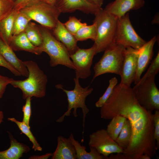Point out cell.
Masks as SVG:
<instances>
[{
	"label": "cell",
	"instance_id": "6",
	"mask_svg": "<svg viewBox=\"0 0 159 159\" xmlns=\"http://www.w3.org/2000/svg\"><path fill=\"white\" fill-rule=\"evenodd\" d=\"M125 47L114 43L107 47L93 67L94 74L92 82L97 77L107 73L119 75L123 62Z\"/></svg>",
	"mask_w": 159,
	"mask_h": 159
},
{
	"label": "cell",
	"instance_id": "39",
	"mask_svg": "<svg viewBox=\"0 0 159 159\" xmlns=\"http://www.w3.org/2000/svg\"><path fill=\"white\" fill-rule=\"evenodd\" d=\"M52 153H48L42 155H33L31 156L29 159H47L52 156Z\"/></svg>",
	"mask_w": 159,
	"mask_h": 159
},
{
	"label": "cell",
	"instance_id": "27",
	"mask_svg": "<svg viewBox=\"0 0 159 159\" xmlns=\"http://www.w3.org/2000/svg\"><path fill=\"white\" fill-rule=\"evenodd\" d=\"M78 41H83L90 39L95 41L97 37V28L95 23L86 25L81 28L74 35Z\"/></svg>",
	"mask_w": 159,
	"mask_h": 159
},
{
	"label": "cell",
	"instance_id": "2",
	"mask_svg": "<svg viewBox=\"0 0 159 159\" xmlns=\"http://www.w3.org/2000/svg\"><path fill=\"white\" fill-rule=\"evenodd\" d=\"M24 62L29 72L27 78L23 80H15L12 78L10 84L21 90L24 99L28 97H44L48 81L47 75L35 62L29 60Z\"/></svg>",
	"mask_w": 159,
	"mask_h": 159
},
{
	"label": "cell",
	"instance_id": "40",
	"mask_svg": "<svg viewBox=\"0 0 159 159\" xmlns=\"http://www.w3.org/2000/svg\"><path fill=\"white\" fill-rule=\"evenodd\" d=\"M90 3L99 7H101L104 0H87Z\"/></svg>",
	"mask_w": 159,
	"mask_h": 159
},
{
	"label": "cell",
	"instance_id": "30",
	"mask_svg": "<svg viewBox=\"0 0 159 159\" xmlns=\"http://www.w3.org/2000/svg\"><path fill=\"white\" fill-rule=\"evenodd\" d=\"M64 24L68 30L74 35L81 28L87 25L86 23L82 22L80 19L74 16H69L68 20Z\"/></svg>",
	"mask_w": 159,
	"mask_h": 159
},
{
	"label": "cell",
	"instance_id": "38",
	"mask_svg": "<svg viewBox=\"0 0 159 159\" xmlns=\"http://www.w3.org/2000/svg\"><path fill=\"white\" fill-rule=\"evenodd\" d=\"M107 159H127V157L122 153H117L116 155L111 154L109 157H107Z\"/></svg>",
	"mask_w": 159,
	"mask_h": 159
},
{
	"label": "cell",
	"instance_id": "10",
	"mask_svg": "<svg viewBox=\"0 0 159 159\" xmlns=\"http://www.w3.org/2000/svg\"><path fill=\"white\" fill-rule=\"evenodd\" d=\"M97 48L94 43L90 48H79L70 57L74 66L75 77L85 79L91 75L90 68L94 56L97 54Z\"/></svg>",
	"mask_w": 159,
	"mask_h": 159
},
{
	"label": "cell",
	"instance_id": "20",
	"mask_svg": "<svg viewBox=\"0 0 159 159\" xmlns=\"http://www.w3.org/2000/svg\"><path fill=\"white\" fill-rule=\"evenodd\" d=\"M10 145L5 150L0 151V159H19L22 156L24 153H26L30 150L26 145L18 142L9 133Z\"/></svg>",
	"mask_w": 159,
	"mask_h": 159
},
{
	"label": "cell",
	"instance_id": "12",
	"mask_svg": "<svg viewBox=\"0 0 159 159\" xmlns=\"http://www.w3.org/2000/svg\"><path fill=\"white\" fill-rule=\"evenodd\" d=\"M138 57V49L131 47L125 48L124 59L120 74V83L127 87H130L134 82L137 69Z\"/></svg>",
	"mask_w": 159,
	"mask_h": 159
},
{
	"label": "cell",
	"instance_id": "11",
	"mask_svg": "<svg viewBox=\"0 0 159 159\" xmlns=\"http://www.w3.org/2000/svg\"><path fill=\"white\" fill-rule=\"evenodd\" d=\"M88 145L107 159L113 153H122L124 150L120 147L108 135L104 129L98 130L90 135Z\"/></svg>",
	"mask_w": 159,
	"mask_h": 159
},
{
	"label": "cell",
	"instance_id": "13",
	"mask_svg": "<svg viewBox=\"0 0 159 159\" xmlns=\"http://www.w3.org/2000/svg\"><path fill=\"white\" fill-rule=\"evenodd\" d=\"M55 6L62 13H71L76 10L95 14L102 8L87 0H57Z\"/></svg>",
	"mask_w": 159,
	"mask_h": 159
},
{
	"label": "cell",
	"instance_id": "14",
	"mask_svg": "<svg viewBox=\"0 0 159 159\" xmlns=\"http://www.w3.org/2000/svg\"><path fill=\"white\" fill-rule=\"evenodd\" d=\"M157 40L154 36L138 49V57L134 84H137L140 80L143 73L147 68L153 54V47Z\"/></svg>",
	"mask_w": 159,
	"mask_h": 159
},
{
	"label": "cell",
	"instance_id": "41",
	"mask_svg": "<svg viewBox=\"0 0 159 159\" xmlns=\"http://www.w3.org/2000/svg\"><path fill=\"white\" fill-rule=\"evenodd\" d=\"M47 4L55 6L57 0H40Z\"/></svg>",
	"mask_w": 159,
	"mask_h": 159
},
{
	"label": "cell",
	"instance_id": "21",
	"mask_svg": "<svg viewBox=\"0 0 159 159\" xmlns=\"http://www.w3.org/2000/svg\"><path fill=\"white\" fill-rule=\"evenodd\" d=\"M19 11L14 9L8 16L0 21V37L9 45L13 36L14 19Z\"/></svg>",
	"mask_w": 159,
	"mask_h": 159
},
{
	"label": "cell",
	"instance_id": "29",
	"mask_svg": "<svg viewBox=\"0 0 159 159\" xmlns=\"http://www.w3.org/2000/svg\"><path fill=\"white\" fill-rule=\"evenodd\" d=\"M159 71V52H158L156 57L151 62L146 73L141 78L137 83H140L148 78L155 77Z\"/></svg>",
	"mask_w": 159,
	"mask_h": 159
},
{
	"label": "cell",
	"instance_id": "15",
	"mask_svg": "<svg viewBox=\"0 0 159 159\" xmlns=\"http://www.w3.org/2000/svg\"><path fill=\"white\" fill-rule=\"evenodd\" d=\"M144 4V0H115L109 3L104 9L119 18L130 10L141 8Z\"/></svg>",
	"mask_w": 159,
	"mask_h": 159
},
{
	"label": "cell",
	"instance_id": "4",
	"mask_svg": "<svg viewBox=\"0 0 159 159\" xmlns=\"http://www.w3.org/2000/svg\"><path fill=\"white\" fill-rule=\"evenodd\" d=\"M95 15L93 22L96 25L97 37L94 43L97 54L115 43L118 18L102 8Z\"/></svg>",
	"mask_w": 159,
	"mask_h": 159
},
{
	"label": "cell",
	"instance_id": "5",
	"mask_svg": "<svg viewBox=\"0 0 159 159\" xmlns=\"http://www.w3.org/2000/svg\"><path fill=\"white\" fill-rule=\"evenodd\" d=\"M78 78L75 77L73 80L75 83L74 89L72 90H67L64 89L61 85H57L58 88L61 89L66 93L67 97L68 106L67 110L61 117L56 120L58 122H62L65 117L69 116L73 109L72 113L75 117L78 116L77 112V109L80 108L82 110V125L83 127L82 134L84 133L85 126V118L89 112V110L85 104L87 97L90 95L93 90L92 88L89 86L83 88L81 86Z\"/></svg>",
	"mask_w": 159,
	"mask_h": 159
},
{
	"label": "cell",
	"instance_id": "43",
	"mask_svg": "<svg viewBox=\"0 0 159 159\" xmlns=\"http://www.w3.org/2000/svg\"><path fill=\"white\" fill-rule=\"evenodd\" d=\"M4 114L2 111L0 110V124L3 122L4 118Z\"/></svg>",
	"mask_w": 159,
	"mask_h": 159
},
{
	"label": "cell",
	"instance_id": "3",
	"mask_svg": "<svg viewBox=\"0 0 159 159\" xmlns=\"http://www.w3.org/2000/svg\"><path fill=\"white\" fill-rule=\"evenodd\" d=\"M39 29L42 38L40 47L42 51L49 56L52 67L62 65L70 69H75L70 54L66 47L55 37L50 29L41 25Z\"/></svg>",
	"mask_w": 159,
	"mask_h": 159
},
{
	"label": "cell",
	"instance_id": "17",
	"mask_svg": "<svg viewBox=\"0 0 159 159\" xmlns=\"http://www.w3.org/2000/svg\"><path fill=\"white\" fill-rule=\"evenodd\" d=\"M0 54L21 75L27 77L29 72L24 61L19 59L10 47L0 37Z\"/></svg>",
	"mask_w": 159,
	"mask_h": 159
},
{
	"label": "cell",
	"instance_id": "28",
	"mask_svg": "<svg viewBox=\"0 0 159 159\" xmlns=\"http://www.w3.org/2000/svg\"><path fill=\"white\" fill-rule=\"evenodd\" d=\"M8 120L15 123L18 126L21 133L25 134L29 138L33 144L32 148L34 151H41L42 148L37 142L35 138L33 135L30 130V128L28 127L23 122L17 120L14 118H8Z\"/></svg>",
	"mask_w": 159,
	"mask_h": 159
},
{
	"label": "cell",
	"instance_id": "7",
	"mask_svg": "<svg viewBox=\"0 0 159 159\" xmlns=\"http://www.w3.org/2000/svg\"><path fill=\"white\" fill-rule=\"evenodd\" d=\"M20 11L31 20L35 21L50 30H52L56 26L61 13L55 6L40 0L28 4Z\"/></svg>",
	"mask_w": 159,
	"mask_h": 159
},
{
	"label": "cell",
	"instance_id": "36",
	"mask_svg": "<svg viewBox=\"0 0 159 159\" xmlns=\"http://www.w3.org/2000/svg\"><path fill=\"white\" fill-rule=\"evenodd\" d=\"M0 66L4 67L9 69L15 76H20V74L8 63L0 54Z\"/></svg>",
	"mask_w": 159,
	"mask_h": 159
},
{
	"label": "cell",
	"instance_id": "25",
	"mask_svg": "<svg viewBox=\"0 0 159 159\" xmlns=\"http://www.w3.org/2000/svg\"><path fill=\"white\" fill-rule=\"evenodd\" d=\"M27 37L34 45L40 47L42 44V38L39 32L38 25L30 21L25 31Z\"/></svg>",
	"mask_w": 159,
	"mask_h": 159
},
{
	"label": "cell",
	"instance_id": "16",
	"mask_svg": "<svg viewBox=\"0 0 159 159\" xmlns=\"http://www.w3.org/2000/svg\"><path fill=\"white\" fill-rule=\"evenodd\" d=\"M52 30L55 38L66 47L70 55L74 53L79 48L77 45L78 41L74 35L71 34L64 23L59 20Z\"/></svg>",
	"mask_w": 159,
	"mask_h": 159
},
{
	"label": "cell",
	"instance_id": "33",
	"mask_svg": "<svg viewBox=\"0 0 159 159\" xmlns=\"http://www.w3.org/2000/svg\"><path fill=\"white\" fill-rule=\"evenodd\" d=\"M26 100L25 104L23 106L22 108V111L23 112L22 122L30 128L29 121L31 115V97H28Z\"/></svg>",
	"mask_w": 159,
	"mask_h": 159
},
{
	"label": "cell",
	"instance_id": "18",
	"mask_svg": "<svg viewBox=\"0 0 159 159\" xmlns=\"http://www.w3.org/2000/svg\"><path fill=\"white\" fill-rule=\"evenodd\" d=\"M57 145L52 156V159H76L75 148L69 138L59 136Z\"/></svg>",
	"mask_w": 159,
	"mask_h": 159
},
{
	"label": "cell",
	"instance_id": "23",
	"mask_svg": "<svg viewBox=\"0 0 159 159\" xmlns=\"http://www.w3.org/2000/svg\"><path fill=\"white\" fill-rule=\"evenodd\" d=\"M126 119L125 117L121 115L115 116L111 119L106 130L113 140H115L118 136Z\"/></svg>",
	"mask_w": 159,
	"mask_h": 159
},
{
	"label": "cell",
	"instance_id": "34",
	"mask_svg": "<svg viewBox=\"0 0 159 159\" xmlns=\"http://www.w3.org/2000/svg\"><path fill=\"white\" fill-rule=\"evenodd\" d=\"M154 125V137L156 142L157 150L159 148V110H155L153 114Z\"/></svg>",
	"mask_w": 159,
	"mask_h": 159
},
{
	"label": "cell",
	"instance_id": "26",
	"mask_svg": "<svg viewBox=\"0 0 159 159\" xmlns=\"http://www.w3.org/2000/svg\"><path fill=\"white\" fill-rule=\"evenodd\" d=\"M31 19L26 14L20 10L15 17L12 34L15 36L24 32Z\"/></svg>",
	"mask_w": 159,
	"mask_h": 159
},
{
	"label": "cell",
	"instance_id": "8",
	"mask_svg": "<svg viewBox=\"0 0 159 159\" xmlns=\"http://www.w3.org/2000/svg\"><path fill=\"white\" fill-rule=\"evenodd\" d=\"M155 77L146 79L132 88L137 100L142 107L152 112L159 110V90L155 84Z\"/></svg>",
	"mask_w": 159,
	"mask_h": 159
},
{
	"label": "cell",
	"instance_id": "42",
	"mask_svg": "<svg viewBox=\"0 0 159 159\" xmlns=\"http://www.w3.org/2000/svg\"><path fill=\"white\" fill-rule=\"evenodd\" d=\"M151 158L147 154H143L141 156L140 159H151Z\"/></svg>",
	"mask_w": 159,
	"mask_h": 159
},
{
	"label": "cell",
	"instance_id": "35",
	"mask_svg": "<svg viewBox=\"0 0 159 159\" xmlns=\"http://www.w3.org/2000/svg\"><path fill=\"white\" fill-rule=\"evenodd\" d=\"M12 79L0 75V98L2 97L7 86L10 84Z\"/></svg>",
	"mask_w": 159,
	"mask_h": 159
},
{
	"label": "cell",
	"instance_id": "31",
	"mask_svg": "<svg viewBox=\"0 0 159 159\" xmlns=\"http://www.w3.org/2000/svg\"><path fill=\"white\" fill-rule=\"evenodd\" d=\"M117 82V80L116 77H113L109 80L108 86L105 92L95 103L97 107L100 108L103 105L112 94Z\"/></svg>",
	"mask_w": 159,
	"mask_h": 159
},
{
	"label": "cell",
	"instance_id": "37",
	"mask_svg": "<svg viewBox=\"0 0 159 159\" xmlns=\"http://www.w3.org/2000/svg\"><path fill=\"white\" fill-rule=\"evenodd\" d=\"M37 0H16L14 1V9L18 10L28 4Z\"/></svg>",
	"mask_w": 159,
	"mask_h": 159
},
{
	"label": "cell",
	"instance_id": "32",
	"mask_svg": "<svg viewBox=\"0 0 159 159\" xmlns=\"http://www.w3.org/2000/svg\"><path fill=\"white\" fill-rule=\"evenodd\" d=\"M14 1L0 0V21L8 16L14 9Z\"/></svg>",
	"mask_w": 159,
	"mask_h": 159
},
{
	"label": "cell",
	"instance_id": "19",
	"mask_svg": "<svg viewBox=\"0 0 159 159\" xmlns=\"http://www.w3.org/2000/svg\"><path fill=\"white\" fill-rule=\"evenodd\" d=\"M9 46L14 51H24L37 55L42 52L40 47H36L32 44L24 32L13 36Z\"/></svg>",
	"mask_w": 159,
	"mask_h": 159
},
{
	"label": "cell",
	"instance_id": "9",
	"mask_svg": "<svg viewBox=\"0 0 159 159\" xmlns=\"http://www.w3.org/2000/svg\"><path fill=\"white\" fill-rule=\"evenodd\" d=\"M114 42L125 48L130 47L137 49L141 47L146 42L134 29L128 12L118 18Z\"/></svg>",
	"mask_w": 159,
	"mask_h": 159
},
{
	"label": "cell",
	"instance_id": "1",
	"mask_svg": "<svg viewBox=\"0 0 159 159\" xmlns=\"http://www.w3.org/2000/svg\"><path fill=\"white\" fill-rule=\"evenodd\" d=\"M100 108L102 119L111 120L121 115L129 121L131 136L128 146L122 153L127 159H140L143 154L151 158L156 155L158 150L154 137L153 114L140 104L132 88L117 84Z\"/></svg>",
	"mask_w": 159,
	"mask_h": 159
},
{
	"label": "cell",
	"instance_id": "24",
	"mask_svg": "<svg viewBox=\"0 0 159 159\" xmlns=\"http://www.w3.org/2000/svg\"><path fill=\"white\" fill-rule=\"evenodd\" d=\"M131 135V126L129 121L126 119L120 134L115 141L124 150L129 145Z\"/></svg>",
	"mask_w": 159,
	"mask_h": 159
},
{
	"label": "cell",
	"instance_id": "22",
	"mask_svg": "<svg viewBox=\"0 0 159 159\" xmlns=\"http://www.w3.org/2000/svg\"><path fill=\"white\" fill-rule=\"evenodd\" d=\"M69 138L75 148L76 159H107L94 148L90 147V151L87 152L86 150V147L82 145L78 140H75L73 134H71Z\"/></svg>",
	"mask_w": 159,
	"mask_h": 159
},
{
	"label": "cell",
	"instance_id": "44",
	"mask_svg": "<svg viewBox=\"0 0 159 159\" xmlns=\"http://www.w3.org/2000/svg\"><path fill=\"white\" fill-rule=\"evenodd\" d=\"M12 0L13 1H14L16 0Z\"/></svg>",
	"mask_w": 159,
	"mask_h": 159
}]
</instances>
